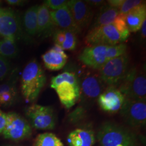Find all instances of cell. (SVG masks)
Segmentation results:
<instances>
[{
  "instance_id": "obj_18",
  "label": "cell",
  "mask_w": 146,
  "mask_h": 146,
  "mask_svg": "<svg viewBox=\"0 0 146 146\" xmlns=\"http://www.w3.org/2000/svg\"><path fill=\"white\" fill-rule=\"evenodd\" d=\"M69 146H93L96 141L94 131L88 128H77L68 136Z\"/></svg>"
},
{
  "instance_id": "obj_1",
  "label": "cell",
  "mask_w": 146,
  "mask_h": 146,
  "mask_svg": "<svg viewBox=\"0 0 146 146\" xmlns=\"http://www.w3.org/2000/svg\"><path fill=\"white\" fill-rule=\"evenodd\" d=\"M129 35L125 15L119 14L113 23L90 28L84 37V42L87 46H114L123 43Z\"/></svg>"
},
{
  "instance_id": "obj_10",
  "label": "cell",
  "mask_w": 146,
  "mask_h": 146,
  "mask_svg": "<svg viewBox=\"0 0 146 146\" xmlns=\"http://www.w3.org/2000/svg\"><path fill=\"white\" fill-rule=\"evenodd\" d=\"M7 121L2 135L8 140L20 141L29 139L32 135V127L28 120L15 113H7Z\"/></svg>"
},
{
  "instance_id": "obj_34",
  "label": "cell",
  "mask_w": 146,
  "mask_h": 146,
  "mask_svg": "<svg viewBox=\"0 0 146 146\" xmlns=\"http://www.w3.org/2000/svg\"><path fill=\"white\" fill-rule=\"evenodd\" d=\"M12 146V145H8V146Z\"/></svg>"
},
{
  "instance_id": "obj_5",
  "label": "cell",
  "mask_w": 146,
  "mask_h": 146,
  "mask_svg": "<svg viewBox=\"0 0 146 146\" xmlns=\"http://www.w3.org/2000/svg\"><path fill=\"white\" fill-rule=\"evenodd\" d=\"M46 82V76L39 63L35 60L28 63L21 76V92L26 101L36 100Z\"/></svg>"
},
{
  "instance_id": "obj_11",
  "label": "cell",
  "mask_w": 146,
  "mask_h": 146,
  "mask_svg": "<svg viewBox=\"0 0 146 146\" xmlns=\"http://www.w3.org/2000/svg\"><path fill=\"white\" fill-rule=\"evenodd\" d=\"M119 112L122 120L130 127L139 128L146 125V101L125 98Z\"/></svg>"
},
{
  "instance_id": "obj_16",
  "label": "cell",
  "mask_w": 146,
  "mask_h": 146,
  "mask_svg": "<svg viewBox=\"0 0 146 146\" xmlns=\"http://www.w3.org/2000/svg\"><path fill=\"white\" fill-rule=\"evenodd\" d=\"M68 58V55L64 50L55 44L42 56L46 68L52 71L61 70L67 62Z\"/></svg>"
},
{
  "instance_id": "obj_24",
  "label": "cell",
  "mask_w": 146,
  "mask_h": 146,
  "mask_svg": "<svg viewBox=\"0 0 146 146\" xmlns=\"http://www.w3.org/2000/svg\"><path fill=\"white\" fill-rule=\"evenodd\" d=\"M16 40L3 38L0 40V56L5 58H13L17 56L19 49Z\"/></svg>"
},
{
  "instance_id": "obj_19",
  "label": "cell",
  "mask_w": 146,
  "mask_h": 146,
  "mask_svg": "<svg viewBox=\"0 0 146 146\" xmlns=\"http://www.w3.org/2000/svg\"><path fill=\"white\" fill-rule=\"evenodd\" d=\"M125 23L130 33L139 31L146 20V5L145 1L125 15Z\"/></svg>"
},
{
  "instance_id": "obj_29",
  "label": "cell",
  "mask_w": 146,
  "mask_h": 146,
  "mask_svg": "<svg viewBox=\"0 0 146 146\" xmlns=\"http://www.w3.org/2000/svg\"><path fill=\"white\" fill-rule=\"evenodd\" d=\"M7 121V113L0 110V135L2 134L5 129Z\"/></svg>"
},
{
  "instance_id": "obj_20",
  "label": "cell",
  "mask_w": 146,
  "mask_h": 146,
  "mask_svg": "<svg viewBox=\"0 0 146 146\" xmlns=\"http://www.w3.org/2000/svg\"><path fill=\"white\" fill-rule=\"evenodd\" d=\"M52 38L55 44L63 50H74L77 46L76 35L72 31L56 28L52 34Z\"/></svg>"
},
{
  "instance_id": "obj_22",
  "label": "cell",
  "mask_w": 146,
  "mask_h": 146,
  "mask_svg": "<svg viewBox=\"0 0 146 146\" xmlns=\"http://www.w3.org/2000/svg\"><path fill=\"white\" fill-rule=\"evenodd\" d=\"M38 7V5H36L29 8L21 20L23 32L28 36H34L37 34Z\"/></svg>"
},
{
  "instance_id": "obj_32",
  "label": "cell",
  "mask_w": 146,
  "mask_h": 146,
  "mask_svg": "<svg viewBox=\"0 0 146 146\" xmlns=\"http://www.w3.org/2000/svg\"><path fill=\"white\" fill-rule=\"evenodd\" d=\"M140 35L141 40H145L146 37V20L143 22L141 28L140 29Z\"/></svg>"
},
{
  "instance_id": "obj_8",
  "label": "cell",
  "mask_w": 146,
  "mask_h": 146,
  "mask_svg": "<svg viewBox=\"0 0 146 146\" xmlns=\"http://www.w3.org/2000/svg\"><path fill=\"white\" fill-rule=\"evenodd\" d=\"M80 84V104L78 108L86 112L88 107L98 100L107 86L100 79L99 74L88 73L84 75L81 80Z\"/></svg>"
},
{
  "instance_id": "obj_35",
  "label": "cell",
  "mask_w": 146,
  "mask_h": 146,
  "mask_svg": "<svg viewBox=\"0 0 146 146\" xmlns=\"http://www.w3.org/2000/svg\"><path fill=\"white\" fill-rule=\"evenodd\" d=\"M1 8H2V7H1V6H0V11H1Z\"/></svg>"
},
{
  "instance_id": "obj_7",
  "label": "cell",
  "mask_w": 146,
  "mask_h": 146,
  "mask_svg": "<svg viewBox=\"0 0 146 146\" xmlns=\"http://www.w3.org/2000/svg\"><path fill=\"white\" fill-rule=\"evenodd\" d=\"M129 58L127 52L113 58L99 70L100 78L106 86H117L127 72Z\"/></svg>"
},
{
  "instance_id": "obj_6",
  "label": "cell",
  "mask_w": 146,
  "mask_h": 146,
  "mask_svg": "<svg viewBox=\"0 0 146 146\" xmlns=\"http://www.w3.org/2000/svg\"><path fill=\"white\" fill-rule=\"evenodd\" d=\"M117 87L129 99L146 101V78L145 72L140 67L129 69Z\"/></svg>"
},
{
  "instance_id": "obj_12",
  "label": "cell",
  "mask_w": 146,
  "mask_h": 146,
  "mask_svg": "<svg viewBox=\"0 0 146 146\" xmlns=\"http://www.w3.org/2000/svg\"><path fill=\"white\" fill-rule=\"evenodd\" d=\"M22 20L11 8H2L0 11V35L3 38L17 40L23 36Z\"/></svg>"
},
{
  "instance_id": "obj_33",
  "label": "cell",
  "mask_w": 146,
  "mask_h": 146,
  "mask_svg": "<svg viewBox=\"0 0 146 146\" xmlns=\"http://www.w3.org/2000/svg\"><path fill=\"white\" fill-rule=\"evenodd\" d=\"M7 3L11 5H22L26 3V1L23 0H7Z\"/></svg>"
},
{
  "instance_id": "obj_25",
  "label": "cell",
  "mask_w": 146,
  "mask_h": 146,
  "mask_svg": "<svg viewBox=\"0 0 146 146\" xmlns=\"http://www.w3.org/2000/svg\"><path fill=\"white\" fill-rule=\"evenodd\" d=\"M34 146H64V144L55 134L44 133L37 136L34 142Z\"/></svg>"
},
{
  "instance_id": "obj_13",
  "label": "cell",
  "mask_w": 146,
  "mask_h": 146,
  "mask_svg": "<svg viewBox=\"0 0 146 146\" xmlns=\"http://www.w3.org/2000/svg\"><path fill=\"white\" fill-rule=\"evenodd\" d=\"M100 108L104 112L114 114L120 111L125 97L116 86H107L98 98Z\"/></svg>"
},
{
  "instance_id": "obj_14",
  "label": "cell",
  "mask_w": 146,
  "mask_h": 146,
  "mask_svg": "<svg viewBox=\"0 0 146 146\" xmlns=\"http://www.w3.org/2000/svg\"><path fill=\"white\" fill-rule=\"evenodd\" d=\"M68 7L75 22L82 31L91 24L94 11L92 8L84 1L69 0L68 1Z\"/></svg>"
},
{
  "instance_id": "obj_26",
  "label": "cell",
  "mask_w": 146,
  "mask_h": 146,
  "mask_svg": "<svg viewBox=\"0 0 146 146\" xmlns=\"http://www.w3.org/2000/svg\"><path fill=\"white\" fill-rule=\"evenodd\" d=\"M144 1L141 0H124L119 9L120 14L125 15L134 8L142 4Z\"/></svg>"
},
{
  "instance_id": "obj_27",
  "label": "cell",
  "mask_w": 146,
  "mask_h": 146,
  "mask_svg": "<svg viewBox=\"0 0 146 146\" xmlns=\"http://www.w3.org/2000/svg\"><path fill=\"white\" fill-rule=\"evenodd\" d=\"M48 9L52 11H56L64 6L68 5V1L67 0H46L43 3Z\"/></svg>"
},
{
  "instance_id": "obj_31",
  "label": "cell",
  "mask_w": 146,
  "mask_h": 146,
  "mask_svg": "<svg viewBox=\"0 0 146 146\" xmlns=\"http://www.w3.org/2000/svg\"><path fill=\"white\" fill-rule=\"evenodd\" d=\"M124 0H108L107 2V3L108 5H110L111 7H113L116 9H119L123 3Z\"/></svg>"
},
{
  "instance_id": "obj_15",
  "label": "cell",
  "mask_w": 146,
  "mask_h": 146,
  "mask_svg": "<svg viewBox=\"0 0 146 146\" xmlns=\"http://www.w3.org/2000/svg\"><path fill=\"white\" fill-rule=\"evenodd\" d=\"M52 22L56 28L72 31L76 35L82 31L76 25L68 5L56 11H50Z\"/></svg>"
},
{
  "instance_id": "obj_2",
  "label": "cell",
  "mask_w": 146,
  "mask_h": 146,
  "mask_svg": "<svg viewBox=\"0 0 146 146\" xmlns=\"http://www.w3.org/2000/svg\"><path fill=\"white\" fill-rule=\"evenodd\" d=\"M50 87L55 90L60 102L66 109H70L78 102L80 84L75 73L67 71L52 77Z\"/></svg>"
},
{
  "instance_id": "obj_4",
  "label": "cell",
  "mask_w": 146,
  "mask_h": 146,
  "mask_svg": "<svg viewBox=\"0 0 146 146\" xmlns=\"http://www.w3.org/2000/svg\"><path fill=\"white\" fill-rule=\"evenodd\" d=\"M100 146H138L137 137L125 127L113 122L101 125L96 136Z\"/></svg>"
},
{
  "instance_id": "obj_17",
  "label": "cell",
  "mask_w": 146,
  "mask_h": 146,
  "mask_svg": "<svg viewBox=\"0 0 146 146\" xmlns=\"http://www.w3.org/2000/svg\"><path fill=\"white\" fill-rule=\"evenodd\" d=\"M56 28L52 22L49 9L44 4L38 5L36 35L43 38L48 37L52 35Z\"/></svg>"
},
{
  "instance_id": "obj_23",
  "label": "cell",
  "mask_w": 146,
  "mask_h": 146,
  "mask_svg": "<svg viewBox=\"0 0 146 146\" xmlns=\"http://www.w3.org/2000/svg\"><path fill=\"white\" fill-rule=\"evenodd\" d=\"M17 92L13 80L0 84V106H9L15 101Z\"/></svg>"
},
{
  "instance_id": "obj_21",
  "label": "cell",
  "mask_w": 146,
  "mask_h": 146,
  "mask_svg": "<svg viewBox=\"0 0 146 146\" xmlns=\"http://www.w3.org/2000/svg\"><path fill=\"white\" fill-rule=\"evenodd\" d=\"M119 14L118 9L111 7L106 2L100 8L99 11L94 19L90 28L113 23Z\"/></svg>"
},
{
  "instance_id": "obj_28",
  "label": "cell",
  "mask_w": 146,
  "mask_h": 146,
  "mask_svg": "<svg viewBox=\"0 0 146 146\" xmlns=\"http://www.w3.org/2000/svg\"><path fill=\"white\" fill-rule=\"evenodd\" d=\"M11 70V65L8 60L0 56V81L4 80Z\"/></svg>"
},
{
  "instance_id": "obj_3",
  "label": "cell",
  "mask_w": 146,
  "mask_h": 146,
  "mask_svg": "<svg viewBox=\"0 0 146 146\" xmlns=\"http://www.w3.org/2000/svg\"><path fill=\"white\" fill-rule=\"evenodd\" d=\"M127 49L124 43L114 46H87L80 53L78 59L88 67L99 70L110 60L126 53Z\"/></svg>"
},
{
  "instance_id": "obj_30",
  "label": "cell",
  "mask_w": 146,
  "mask_h": 146,
  "mask_svg": "<svg viewBox=\"0 0 146 146\" xmlns=\"http://www.w3.org/2000/svg\"><path fill=\"white\" fill-rule=\"evenodd\" d=\"M84 1L92 8H100L106 3V1L104 0H86Z\"/></svg>"
},
{
  "instance_id": "obj_9",
  "label": "cell",
  "mask_w": 146,
  "mask_h": 146,
  "mask_svg": "<svg viewBox=\"0 0 146 146\" xmlns=\"http://www.w3.org/2000/svg\"><path fill=\"white\" fill-rule=\"evenodd\" d=\"M25 114L31 127L35 129L52 130L55 127V115L50 106L31 104L26 108Z\"/></svg>"
}]
</instances>
